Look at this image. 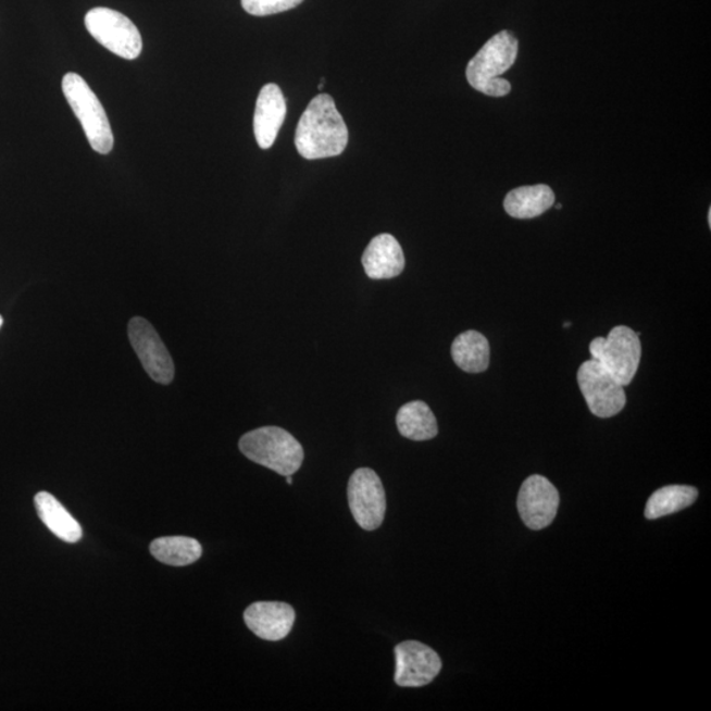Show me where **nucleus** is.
Wrapping results in <instances>:
<instances>
[{
  "mask_svg": "<svg viewBox=\"0 0 711 711\" xmlns=\"http://www.w3.org/2000/svg\"><path fill=\"white\" fill-rule=\"evenodd\" d=\"M62 91L78 117L93 151L109 154L114 148V135L108 114L90 86L78 74L67 73L62 79Z\"/></svg>",
  "mask_w": 711,
  "mask_h": 711,
  "instance_id": "obj_4",
  "label": "nucleus"
},
{
  "mask_svg": "<svg viewBox=\"0 0 711 711\" xmlns=\"http://www.w3.org/2000/svg\"><path fill=\"white\" fill-rule=\"evenodd\" d=\"M517 40L509 30H502L479 49L466 66V79L474 90L489 97H507L511 85L501 78L514 65Z\"/></svg>",
  "mask_w": 711,
  "mask_h": 711,
  "instance_id": "obj_2",
  "label": "nucleus"
},
{
  "mask_svg": "<svg viewBox=\"0 0 711 711\" xmlns=\"http://www.w3.org/2000/svg\"><path fill=\"white\" fill-rule=\"evenodd\" d=\"M245 621L259 638L278 641L295 626L296 611L285 602H254L245 611Z\"/></svg>",
  "mask_w": 711,
  "mask_h": 711,
  "instance_id": "obj_12",
  "label": "nucleus"
},
{
  "mask_svg": "<svg viewBox=\"0 0 711 711\" xmlns=\"http://www.w3.org/2000/svg\"><path fill=\"white\" fill-rule=\"evenodd\" d=\"M557 209H558V210H561V209H563V205L558 204V205H557Z\"/></svg>",
  "mask_w": 711,
  "mask_h": 711,
  "instance_id": "obj_26",
  "label": "nucleus"
},
{
  "mask_svg": "<svg viewBox=\"0 0 711 711\" xmlns=\"http://www.w3.org/2000/svg\"><path fill=\"white\" fill-rule=\"evenodd\" d=\"M397 427L403 438L414 441L434 439L439 432L432 409L423 401L403 404L397 414Z\"/></svg>",
  "mask_w": 711,
  "mask_h": 711,
  "instance_id": "obj_18",
  "label": "nucleus"
},
{
  "mask_svg": "<svg viewBox=\"0 0 711 711\" xmlns=\"http://www.w3.org/2000/svg\"><path fill=\"white\" fill-rule=\"evenodd\" d=\"M571 324H572L571 322H565V323H564V327H565V328L571 327Z\"/></svg>",
  "mask_w": 711,
  "mask_h": 711,
  "instance_id": "obj_25",
  "label": "nucleus"
},
{
  "mask_svg": "<svg viewBox=\"0 0 711 711\" xmlns=\"http://www.w3.org/2000/svg\"><path fill=\"white\" fill-rule=\"evenodd\" d=\"M295 142L305 160L335 158L346 151L348 128L333 97L320 93L309 103L298 123Z\"/></svg>",
  "mask_w": 711,
  "mask_h": 711,
  "instance_id": "obj_1",
  "label": "nucleus"
},
{
  "mask_svg": "<svg viewBox=\"0 0 711 711\" xmlns=\"http://www.w3.org/2000/svg\"><path fill=\"white\" fill-rule=\"evenodd\" d=\"M452 359L461 371L482 373L488 370L490 363V346L488 339L477 330H466L452 342Z\"/></svg>",
  "mask_w": 711,
  "mask_h": 711,
  "instance_id": "obj_17",
  "label": "nucleus"
},
{
  "mask_svg": "<svg viewBox=\"0 0 711 711\" xmlns=\"http://www.w3.org/2000/svg\"><path fill=\"white\" fill-rule=\"evenodd\" d=\"M86 29L101 46L124 60H136L142 51L140 30L126 15L97 8L87 12Z\"/></svg>",
  "mask_w": 711,
  "mask_h": 711,
  "instance_id": "obj_6",
  "label": "nucleus"
},
{
  "mask_svg": "<svg viewBox=\"0 0 711 711\" xmlns=\"http://www.w3.org/2000/svg\"><path fill=\"white\" fill-rule=\"evenodd\" d=\"M560 496L548 478L534 474L523 483L517 496V511L528 528L542 529L557 517Z\"/></svg>",
  "mask_w": 711,
  "mask_h": 711,
  "instance_id": "obj_11",
  "label": "nucleus"
},
{
  "mask_svg": "<svg viewBox=\"0 0 711 711\" xmlns=\"http://www.w3.org/2000/svg\"><path fill=\"white\" fill-rule=\"evenodd\" d=\"M286 116V101L283 90L276 84L261 89L255 102L253 130L261 149H270L276 141Z\"/></svg>",
  "mask_w": 711,
  "mask_h": 711,
  "instance_id": "obj_13",
  "label": "nucleus"
},
{
  "mask_svg": "<svg viewBox=\"0 0 711 711\" xmlns=\"http://www.w3.org/2000/svg\"><path fill=\"white\" fill-rule=\"evenodd\" d=\"M2 326H3V316L0 315V328H2Z\"/></svg>",
  "mask_w": 711,
  "mask_h": 711,
  "instance_id": "obj_24",
  "label": "nucleus"
},
{
  "mask_svg": "<svg viewBox=\"0 0 711 711\" xmlns=\"http://www.w3.org/2000/svg\"><path fill=\"white\" fill-rule=\"evenodd\" d=\"M577 382L589 410L596 416L611 417L625 409V386L616 382L596 360L585 361L579 366Z\"/></svg>",
  "mask_w": 711,
  "mask_h": 711,
  "instance_id": "obj_7",
  "label": "nucleus"
},
{
  "mask_svg": "<svg viewBox=\"0 0 711 711\" xmlns=\"http://www.w3.org/2000/svg\"><path fill=\"white\" fill-rule=\"evenodd\" d=\"M303 0H241L249 15L270 16L298 8Z\"/></svg>",
  "mask_w": 711,
  "mask_h": 711,
  "instance_id": "obj_21",
  "label": "nucleus"
},
{
  "mask_svg": "<svg viewBox=\"0 0 711 711\" xmlns=\"http://www.w3.org/2000/svg\"><path fill=\"white\" fill-rule=\"evenodd\" d=\"M698 490L688 485L664 486L653 492L647 502L645 515L647 520H659L661 516L678 513L691 507L697 500Z\"/></svg>",
  "mask_w": 711,
  "mask_h": 711,
  "instance_id": "obj_19",
  "label": "nucleus"
},
{
  "mask_svg": "<svg viewBox=\"0 0 711 711\" xmlns=\"http://www.w3.org/2000/svg\"><path fill=\"white\" fill-rule=\"evenodd\" d=\"M395 682L402 688H421L434 682L441 671V660L433 648L408 640L396 647Z\"/></svg>",
  "mask_w": 711,
  "mask_h": 711,
  "instance_id": "obj_10",
  "label": "nucleus"
},
{
  "mask_svg": "<svg viewBox=\"0 0 711 711\" xmlns=\"http://www.w3.org/2000/svg\"><path fill=\"white\" fill-rule=\"evenodd\" d=\"M151 553L160 563L185 566L196 563L202 557V546L187 536H165L152 541Z\"/></svg>",
  "mask_w": 711,
  "mask_h": 711,
  "instance_id": "obj_20",
  "label": "nucleus"
},
{
  "mask_svg": "<svg viewBox=\"0 0 711 711\" xmlns=\"http://www.w3.org/2000/svg\"><path fill=\"white\" fill-rule=\"evenodd\" d=\"M363 266L372 279L398 277L404 270V254L396 237L389 234L374 237L363 254Z\"/></svg>",
  "mask_w": 711,
  "mask_h": 711,
  "instance_id": "obj_14",
  "label": "nucleus"
},
{
  "mask_svg": "<svg viewBox=\"0 0 711 711\" xmlns=\"http://www.w3.org/2000/svg\"><path fill=\"white\" fill-rule=\"evenodd\" d=\"M708 222H709V226H711V210H709Z\"/></svg>",
  "mask_w": 711,
  "mask_h": 711,
  "instance_id": "obj_23",
  "label": "nucleus"
},
{
  "mask_svg": "<svg viewBox=\"0 0 711 711\" xmlns=\"http://www.w3.org/2000/svg\"><path fill=\"white\" fill-rule=\"evenodd\" d=\"M286 482H288L289 485L292 484V476H286Z\"/></svg>",
  "mask_w": 711,
  "mask_h": 711,
  "instance_id": "obj_22",
  "label": "nucleus"
},
{
  "mask_svg": "<svg viewBox=\"0 0 711 711\" xmlns=\"http://www.w3.org/2000/svg\"><path fill=\"white\" fill-rule=\"evenodd\" d=\"M348 503L356 523L366 532L382 527L386 495L382 478L370 467H360L348 483Z\"/></svg>",
  "mask_w": 711,
  "mask_h": 711,
  "instance_id": "obj_8",
  "label": "nucleus"
},
{
  "mask_svg": "<svg viewBox=\"0 0 711 711\" xmlns=\"http://www.w3.org/2000/svg\"><path fill=\"white\" fill-rule=\"evenodd\" d=\"M239 448L253 463L280 476H292L302 466L304 451L295 436L279 427H261L241 436Z\"/></svg>",
  "mask_w": 711,
  "mask_h": 711,
  "instance_id": "obj_3",
  "label": "nucleus"
},
{
  "mask_svg": "<svg viewBox=\"0 0 711 711\" xmlns=\"http://www.w3.org/2000/svg\"><path fill=\"white\" fill-rule=\"evenodd\" d=\"M640 333L626 326H616L608 338H596L590 342L589 352L604 371L609 372L623 386L633 383L641 359Z\"/></svg>",
  "mask_w": 711,
  "mask_h": 711,
  "instance_id": "obj_5",
  "label": "nucleus"
},
{
  "mask_svg": "<svg viewBox=\"0 0 711 711\" xmlns=\"http://www.w3.org/2000/svg\"><path fill=\"white\" fill-rule=\"evenodd\" d=\"M35 504L43 525L51 529L59 539L77 542L83 538V527L51 492H37Z\"/></svg>",
  "mask_w": 711,
  "mask_h": 711,
  "instance_id": "obj_16",
  "label": "nucleus"
},
{
  "mask_svg": "<svg viewBox=\"0 0 711 711\" xmlns=\"http://www.w3.org/2000/svg\"><path fill=\"white\" fill-rule=\"evenodd\" d=\"M128 338L149 377L161 385H170L176 370L170 351L152 324L145 317H133L128 324Z\"/></svg>",
  "mask_w": 711,
  "mask_h": 711,
  "instance_id": "obj_9",
  "label": "nucleus"
},
{
  "mask_svg": "<svg viewBox=\"0 0 711 711\" xmlns=\"http://www.w3.org/2000/svg\"><path fill=\"white\" fill-rule=\"evenodd\" d=\"M554 203V192L550 186H522L511 190L504 198V211L515 220H533L545 214Z\"/></svg>",
  "mask_w": 711,
  "mask_h": 711,
  "instance_id": "obj_15",
  "label": "nucleus"
}]
</instances>
